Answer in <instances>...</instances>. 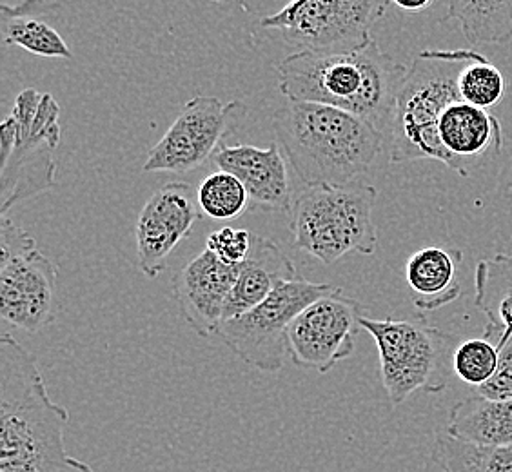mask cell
<instances>
[{
	"instance_id": "1",
	"label": "cell",
	"mask_w": 512,
	"mask_h": 472,
	"mask_svg": "<svg viewBox=\"0 0 512 472\" xmlns=\"http://www.w3.org/2000/svg\"><path fill=\"white\" fill-rule=\"evenodd\" d=\"M66 407L55 404L33 354L0 340V472H95L64 445Z\"/></svg>"
},
{
	"instance_id": "2",
	"label": "cell",
	"mask_w": 512,
	"mask_h": 472,
	"mask_svg": "<svg viewBox=\"0 0 512 472\" xmlns=\"http://www.w3.org/2000/svg\"><path fill=\"white\" fill-rule=\"evenodd\" d=\"M276 71L278 89L289 102L344 109L384 137L409 73L375 40L353 53L296 51L278 62Z\"/></svg>"
},
{
	"instance_id": "3",
	"label": "cell",
	"mask_w": 512,
	"mask_h": 472,
	"mask_svg": "<svg viewBox=\"0 0 512 472\" xmlns=\"http://www.w3.org/2000/svg\"><path fill=\"white\" fill-rule=\"evenodd\" d=\"M276 140L309 187L349 186L385 149L382 131L344 109L287 102L273 115Z\"/></svg>"
},
{
	"instance_id": "4",
	"label": "cell",
	"mask_w": 512,
	"mask_h": 472,
	"mask_svg": "<svg viewBox=\"0 0 512 472\" xmlns=\"http://www.w3.org/2000/svg\"><path fill=\"white\" fill-rule=\"evenodd\" d=\"M482 53L474 50H425L413 60L385 131V149L394 164L438 160L453 169L438 124L445 109L462 100L458 79Z\"/></svg>"
},
{
	"instance_id": "5",
	"label": "cell",
	"mask_w": 512,
	"mask_h": 472,
	"mask_svg": "<svg viewBox=\"0 0 512 472\" xmlns=\"http://www.w3.org/2000/svg\"><path fill=\"white\" fill-rule=\"evenodd\" d=\"M60 106L51 93L24 89L0 126V213L57 184Z\"/></svg>"
},
{
	"instance_id": "6",
	"label": "cell",
	"mask_w": 512,
	"mask_h": 472,
	"mask_svg": "<svg viewBox=\"0 0 512 472\" xmlns=\"http://www.w3.org/2000/svg\"><path fill=\"white\" fill-rule=\"evenodd\" d=\"M378 191L362 182L307 187L293 200L289 229L296 249L333 266L349 253L373 255L378 231L373 220Z\"/></svg>"
},
{
	"instance_id": "7",
	"label": "cell",
	"mask_w": 512,
	"mask_h": 472,
	"mask_svg": "<svg viewBox=\"0 0 512 472\" xmlns=\"http://www.w3.org/2000/svg\"><path fill=\"white\" fill-rule=\"evenodd\" d=\"M362 329L373 336L380 376L391 404H404L416 393H444L454 373L458 338L418 320H373L365 316Z\"/></svg>"
},
{
	"instance_id": "8",
	"label": "cell",
	"mask_w": 512,
	"mask_h": 472,
	"mask_svg": "<svg viewBox=\"0 0 512 472\" xmlns=\"http://www.w3.org/2000/svg\"><path fill=\"white\" fill-rule=\"evenodd\" d=\"M59 267L33 236L10 218L0 220V315L6 324L39 333L57 318Z\"/></svg>"
},
{
	"instance_id": "9",
	"label": "cell",
	"mask_w": 512,
	"mask_h": 472,
	"mask_svg": "<svg viewBox=\"0 0 512 472\" xmlns=\"http://www.w3.org/2000/svg\"><path fill=\"white\" fill-rule=\"evenodd\" d=\"M391 2L382 0H296L262 19L289 46L311 53H353L369 46L371 28Z\"/></svg>"
},
{
	"instance_id": "10",
	"label": "cell",
	"mask_w": 512,
	"mask_h": 472,
	"mask_svg": "<svg viewBox=\"0 0 512 472\" xmlns=\"http://www.w3.org/2000/svg\"><path fill=\"white\" fill-rule=\"evenodd\" d=\"M338 287L296 278L278 287L266 302L246 315L218 327L217 335L244 364L266 373L280 371L286 358L287 333L296 316L316 300L335 293Z\"/></svg>"
},
{
	"instance_id": "11",
	"label": "cell",
	"mask_w": 512,
	"mask_h": 472,
	"mask_svg": "<svg viewBox=\"0 0 512 472\" xmlns=\"http://www.w3.org/2000/svg\"><path fill=\"white\" fill-rule=\"evenodd\" d=\"M247 115L240 100L222 102L218 97L198 95L188 100L164 137L158 140L144 162V173H188L217 157Z\"/></svg>"
},
{
	"instance_id": "12",
	"label": "cell",
	"mask_w": 512,
	"mask_h": 472,
	"mask_svg": "<svg viewBox=\"0 0 512 472\" xmlns=\"http://www.w3.org/2000/svg\"><path fill=\"white\" fill-rule=\"evenodd\" d=\"M364 318V305L345 296L340 287L316 300L289 327L287 349L291 362L300 369L329 373L355 353L356 335Z\"/></svg>"
},
{
	"instance_id": "13",
	"label": "cell",
	"mask_w": 512,
	"mask_h": 472,
	"mask_svg": "<svg viewBox=\"0 0 512 472\" xmlns=\"http://www.w3.org/2000/svg\"><path fill=\"white\" fill-rule=\"evenodd\" d=\"M200 218L197 191L186 182H169L155 191L137 220V264L153 280L168 267L175 247L189 235Z\"/></svg>"
},
{
	"instance_id": "14",
	"label": "cell",
	"mask_w": 512,
	"mask_h": 472,
	"mask_svg": "<svg viewBox=\"0 0 512 472\" xmlns=\"http://www.w3.org/2000/svg\"><path fill=\"white\" fill-rule=\"evenodd\" d=\"M238 267H227L204 249L173 278V296L186 324L202 338L217 335Z\"/></svg>"
},
{
	"instance_id": "15",
	"label": "cell",
	"mask_w": 512,
	"mask_h": 472,
	"mask_svg": "<svg viewBox=\"0 0 512 472\" xmlns=\"http://www.w3.org/2000/svg\"><path fill=\"white\" fill-rule=\"evenodd\" d=\"M220 171L237 177L249 195V211H291L289 169L280 144L262 149L249 144L222 146L213 160Z\"/></svg>"
},
{
	"instance_id": "16",
	"label": "cell",
	"mask_w": 512,
	"mask_h": 472,
	"mask_svg": "<svg viewBox=\"0 0 512 472\" xmlns=\"http://www.w3.org/2000/svg\"><path fill=\"white\" fill-rule=\"evenodd\" d=\"M438 133L453 171L460 177H471V162L500 155L503 146L502 124L487 109L476 108L465 100H456L438 124Z\"/></svg>"
},
{
	"instance_id": "17",
	"label": "cell",
	"mask_w": 512,
	"mask_h": 472,
	"mask_svg": "<svg viewBox=\"0 0 512 472\" xmlns=\"http://www.w3.org/2000/svg\"><path fill=\"white\" fill-rule=\"evenodd\" d=\"M296 280L295 264L282 247L266 236L253 235V246L246 262L238 267L233 291L227 300L224 322L246 315L266 302L278 287Z\"/></svg>"
},
{
	"instance_id": "18",
	"label": "cell",
	"mask_w": 512,
	"mask_h": 472,
	"mask_svg": "<svg viewBox=\"0 0 512 472\" xmlns=\"http://www.w3.org/2000/svg\"><path fill=\"white\" fill-rule=\"evenodd\" d=\"M462 253L456 249L427 246L418 249L405 262V280L413 291L414 307L431 313L453 304L462 295L458 267Z\"/></svg>"
},
{
	"instance_id": "19",
	"label": "cell",
	"mask_w": 512,
	"mask_h": 472,
	"mask_svg": "<svg viewBox=\"0 0 512 472\" xmlns=\"http://www.w3.org/2000/svg\"><path fill=\"white\" fill-rule=\"evenodd\" d=\"M59 10L50 2L0 4V40L4 46H19L42 59H73L66 40L59 31L42 19L48 11Z\"/></svg>"
},
{
	"instance_id": "20",
	"label": "cell",
	"mask_w": 512,
	"mask_h": 472,
	"mask_svg": "<svg viewBox=\"0 0 512 472\" xmlns=\"http://www.w3.org/2000/svg\"><path fill=\"white\" fill-rule=\"evenodd\" d=\"M474 289V304L487 316L483 338L502 349L512 338V255L478 262Z\"/></svg>"
},
{
	"instance_id": "21",
	"label": "cell",
	"mask_w": 512,
	"mask_h": 472,
	"mask_svg": "<svg viewBox=\"0 0 512 472\" xmlns=\"http://www.w3.org/2000/svg\"><path fill=\"white\" fill-rule=\"evenodd\" d=\"M445 433L478 447L512 449V400L469 396L454 405Z\"/></svg>"
},
{
	"instance_id": "22",
	"label": "cell",
	"mask_w": 512,
	"mask_h": 472,
	"mask_svg": "<svg viewBox=\"0 0 512 472\" xmlns=\"http://www.w3.org/2000/svg\"><path fill=\"white\" fill-rule=\"evenodd\" d=\"M449 19L460 24L473 48L512 39V0H453L442 22Z\"/></svg>"
},
{
	"instance_id": "23",
	"label": "cell",
	"mask_w": 512,
	"mask_h": 472,
	"mask_svg": "<svg viewBox=\"0 0 512 472\" xmlns=\"http://www.w3.org/2000/svg\"><path fill=\"white\" fill-rule=\"evenodd\" d=\"M433 458L444 472H512V449L463 443L445 431L436 436Z\"/></svg>"
},
{
	"instance_id": "24",
	"label": "cell",
	"mask_w": 512,
	"mask_h": 472,
	"mask_svg": "<svg viewBox=\"0 0 512 472\" xmlns=\"http://www.w3.org/2000/svg\"><path fill=\"white\" fill-rule=\"evenodd\" d=\"M197 204L200 215L215 222H229L249 209V195L237 177L218 169L198 184Z\"/></svg>"
},
{
	"instance_id": "25",
	"label": "cell",
	"mask_w": 512,
	"mask_h": 472,
	"mask_svg": "<svg viewBox=\"0 0 512 472\" xmlns=\"http://www.w3.org/2000/svg\"><path fill=\"white\" fill-rule=\"evenodd\" d=\"M460 97L476 108L489 109L498 106L505 93L502 71L487 57L476 60L463 69L458 79Z\"/></svg>"
},
{
	"instance_id": "26",
	"label": "cell",
	"mask_w": 512,
	"mask_h": 472,
	"mask_svg": "<svg viewBox=\"0 0 512 472\" xmlns=\"http://www.w3.org/2000/svg\"><path fill=\"white\" fill-rule=\"evenodd\" d=\"M500 351L496 345L487 342L485 338L465 340L456 347L454 353V374L465 382L480 389L493 378L498 369Z\"/></svg>"
},
{
	"instance_id": "27",
	"label": "cell",
	"mask_w": 512,
	"mask_h": 472,
	"mask_svg": "<svg viewBox=\"0 0 512 472\" xmlns=\"http://www.w3.org/2000/svg\"><path fill=\"white\" fill-rule=\"evenodd\" d=\"M253 246V233L240 227H222L207 236L206 249L227 267H240Z\"/></svg>"
},
{
	"instance_id": "28",
	"label": "cell",
	"mask_w": 512,
	"mask_h": 472,
	"mask_svg": "<svg viewBox=\"0 0 512 472\" xmlns=\"http://www.w3.org/2000/svg\"><path fill=\"white\" fill-rule=\"evenodd\" d=\"M493 378L476 393L489 400H512V338L503 345Z\"/></svg>"
},
{
	"instance_id": "29",
	"label": "cell",
	"mask_w": 512,
	"mask_h": 472,
	"mask_svg": "<svg viewBox=\"0 0 512 472\" xmlns=\"http://www.w3.org/2000/svg\"><path fill=\"white\" fill-rule=\"evenodd\" d=\"M396 8L400 10L411 11V13H418V11L429 10L433 6L431 0H422V2H402V0H394Z\"/></svg>"
}]
</instances>
